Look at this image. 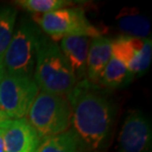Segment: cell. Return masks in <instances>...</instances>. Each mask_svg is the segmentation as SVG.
<instances>
[{
    "instance_id": "obj_12",
    "label": "cell",
    "mask_w": 152,
    "mask_h": 152,
    "mask_svg": "<svg viewBox=\"0 0 152 152\" xmlns=\"http://www.w3.org/2000/svg\"><path fill=\"white\" fill-rule=\"evenodd\" d=\"M117 26L123 36L148 38L150 35L149 20L134 8L123 9L117 16Z\"/></svg>"
},
{
    "instance_id": "obj_3",
    "label": "cell",
    "mask_w": 152,
    "mask_h": 152,
    "mask_svg": "<svg viewBox=\"0 0 152 152\" xmlns=\"http://www.w3.org/2000/svg\"><path fill=\"white\" fill-rule=\"evenodd\" d=\"M26 118L42 140L69 129L72 110L66 97L41 91Z\"/></svg>"
},
{
    "instance_id": "obj_13",
    "label": "cell",
    "mask_w": 152,
    "mask_h": 152,
    "mask_svg": "<svg viewBox=\"0 0 152 152\" xmlns=\"http://www.w3.org/2000/svg\"><path fill=\"white\" fill-rule=\"evenodd\" d=\"M134 77V74L123 62L112 56L98 85L108 89H121L132 83Z\"/></svg>"
},
{
    "instance_id": "obj_18",
    "label": "cell",
    "mask_w": 152,
    "mask_h": 152,
    "mask_svg": "<svg viewBox=\"0 0 152 152\" xmlns=\"http://www.w3.org/2000/svg\"><path fill=\"white\" fill-rule=\"evenodd\" d=\"M0 152H5V146H4V141H3V137L0 133Z\"/></svg>"
},
{
    "instance_id": "obj_7",
    "label": "cell",
    "mask_w": 152,
    "mask_h": 152,
    "mask_svg": "<svg viewBox=\"0 0 152 152\" xmlns=\"http://www.w3.org/2000/svg\"><path fill=\"white\" fill-rule=\"evenodd\" d=\"M112 56L123 62L134 76H141L151 63V38L121 36L112 41Z\"/></svg>"
},
{
    "instance_id": "obj_5",
    "label": "cell",
    "mask_w": 152,
    "mask_h": 152,
    "mask_svg": "<svg viewBox=\"0 0 152 152\" xmlns=\"http://www.w3.org/2000/svg\"><path fill=\"white\" fill-rule=\"evenodd\" d=\"M33 19L45 34L60 39L67 36L95 38L101 32L89 22L81 8H63L47 14L34 15Z\"/></svg>"
},
{
    "instance_id": "obj_4",
    "label": "cell",
    "mask_w": 152,
    "mask_h": 152,
    "mask_svg": "<svg viewBox=\"0 0 152 152\" xmlns=\"http://www.w3.org/2000/svg\"><path fill=\"white\" fill-rule=\"evenodd\" d=\"M42 34L29 21H21L3 57L6 74L33 78Z\"/></svg>"
},
{
    "instance_id": "obj_8",
    "label": "cell",
    "mask_w": 152,
    "mask_h": 152,
    "mask_svg": "<svg viewBox=\"0 0 152 152\" xmlns=\"http://www.w3.org/2000/svg\"><path fill=\"white\" fill-rule=\"evenodd\" d=\"M151 123L142 112L132 111L121 126L118 152H151Z\"/></svg>"
},
{
    "instance_id": "obj_20",
    "label": "cell",
    "mask_w": 152,
    "mask_h": 152,
    "mask_svg": "<svg viewBox=\"0 0 152 152\" xmlns=\"http://www.w3.org/2000/svg\"><path fill=\"white\" fill-rule=\"evenodd\" d=\"M95 152H98V151H95Z\"/></svg>"
},
{
    "instance_id": "obj_1",
    "label": "cell",
    "mask_w": 152,
    "mask_h": 152,
    "mask_svg": "<svg viewBox=\"0 0 152 152\" xmlns=\"http://www.w3.org/2000/svg\"><path fill=\"white\" fill-rule=\"evenodd\" d=\"M66 98L72 110V129L85 151L100 149L109 137L117 111L105 88L84 79L77 82Z\"/></svg>"
},
{
    "instance_id": "obj_10",
    "label": "cell",
    "mask_w": 152,
    "mask_h": 152,
    "mask_svg": "<svg viewBox=\"0 0 152 152\" xmlns=\"http://www.w3.org/2000/svg\"><path fill=\"white\" fill-rule=\"evenodd\" d=\"M90 41L91 38L87 36H67L60 39L58 47L70 65L77 82L86 79Z\"/></svg>"
},
{
    "instance_id": "obj_14",
    "label": "cell",
    "mask_w": 152,
    "mask_h": 152,
    "mask_svg": "<svg viewBox=\"0 0 152 152\" xmlns=\"http://www.w3.org/2000/svg\"><path fill=\"white\" fill-rule=\"evenodd\" d=\"M36 152H86L72 129L42 139Z\"/></svg>"
},
{
    "instance_id": "obj_19",
    "label": "cell",
    "mask_w": 152,
    "mask_h": 152,
    "mask_svg": "<svg viewBox=\"0 0 152 152\" xmlns=\"http://www.w3.org/2000/svg\"><path fill=\"white\" fill-rule=\"evenodd\" d=\"M5 120H8V118L5 115V114L2 112L1 108H0V123H1V121H5Z\"/></svg>"
},
{
    "instance_id": "obj_6",
    "label": "cell",
    "mask_w": 152,
    "mask_h": 152,
    "mask_svg": "<svg viewBox=\"0 0 152 152\" xmlns=\"http://www.w3.org/2000/svg\"><path fill=\"white\" fill-rule=\"evenodd\" d=\"M39 90L33 78L5 73L0 81V108L7 118H26Z\"/></svg>"
},
{
    "instance_id": "obj_11",
    "label": "cell",
    "mask_w": 152,
    "mask_h": 152,
    "mask_svg": "<svg viewBox=\"0 0 152 152\" xmlns=\"http://www.w3.org/2000/svg\"><path fill=\"white\" fill-rule=\"evenodd\" d=\"M112 57V39L104 36L91 38L87 57L86 80L98 85L108 62Z\"/></svg>"
},
{
    "instance_id": "obj_17",
    "label": "cell",
    "mask_w": 152,
    "mask_h": 152,
    "mask_svg": "<svg viewBox=\"0 0 152 152\" xmlns=\"http://www.w3.org/2000/svg\"><path fill=\"white\" fill-rule=\"evenodd\" d=\"M5 68H4V64H3V61L2 60H0V81L2 80L3 76L5 75Z\"/></svg>"
},
{
    "instance_id": "obj_15",
    "label": "cell",
    "mask_w": 152,
    "mask_h": 152,
    "mask_svg": "<svg viewBox=\"0 0 152 152\" xmlns=\"http://www.w3.org/2000/svg\"><path fill=\"white\" fill-rule=\"evenodd\" d=\"M17 11L12 7H0V60L6 53L15 31Z\"/></svg>"
},
{
    "instance_id": "obj_9",
    "label": "cell",
    "mask_w": 152,
    "mask_h": 152,
    "mask_svg": "<svg viewBox=\"0 0 152 152\" xmlns=\"http://www.w3.org/2000/svg\"><path fill=\"white\" fill-rule=\"evenodd\" d=\"M5 152H36L41 138L27 118H8L0 123Z\"/></svg>"
},
{
    "instance_id": "obj_16",
    "label": "cell",
    "mask_w": 152,
    "mask_h": 152,
    "mask_svg": "<svg viewBox=\"0 0 152 152\" xmlns=\"http://www.w3.org/2000/svg\"><path fill=\"white\" fill-rule=\"evenodd\" d=\"M15 3L35 15L47 14L72 5L68 0H18Z\"/></svg>"
},
{
    "instance_id": "obj_2",
    "label": "cell",
    "mask_w": 152,
    "mask_h": 152,
    "mask_svg": "<svg viewBox=\"0 0 152 152\" xmlns=\"http://www.w3.org/2000/svg\"><path fill=\"white\" fill-rule=\"evenodd\" d=\"M33 79L42 92L64 97L77 84L58 45L45 36H42L39 42Z\"/></svg>"
}]
</instances>
